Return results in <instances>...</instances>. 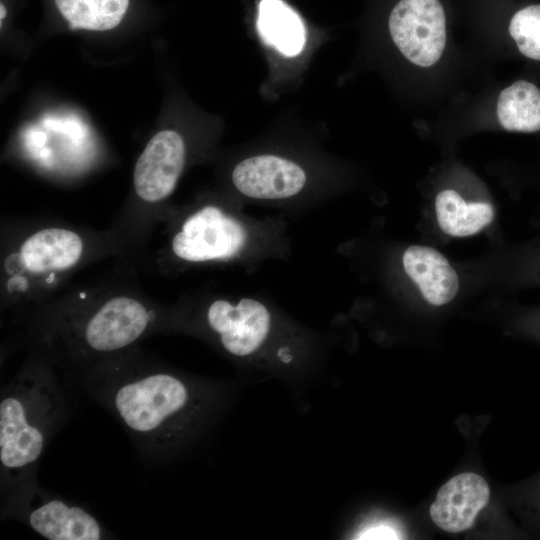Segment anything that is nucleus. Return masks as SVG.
<instances>
[{"instance_id": "0eeeda50", "label": "nucleus", "mask_w": 540, "mask_h": 540, "mask_svg": "<svg viewBox=\"0 0 540 540\" xmlns=\"http://www.w3.org/2000/svg\"><path fill=\"white\" fill-rule=\"evenodd\" d=\"M207 323L231 355L254 353L270 330V314L259 301L245 298L234 306L226 300L214 301L207 310Z\"/></svg>"}, {"instance_id": "7ed1b4c3", "label": "nucleus", "mask_w": 540, "mask_h": 540, "mask_svg": "<svg viewBox=\"0 0 540 540\" xmlns=\"http://www.w3.org/2000/svg\"><path fill=\"white\" fill-rule=\"evenodd\" d=\"M154 316L139 300L115 296L99 305L80 321L70 325V352L77 368L76 382L85 372L115 357L146 335L152 328Z\"/></svg>"}, {"instance_id": "6e6552de", "label": "nucleus", "mask_w": 540, "mask_h": 540, "mask_svg": "<svg viewBox=\"0 0 540 540\" xmlns=\"http://www.w3.org/2000/svg\"><path fill=\"white\" fill-rule=\"evenodd\" d=\"M185 162V144L175 131L155 134L139 156L133 174L137 195L146 202H158L175 188Z\"/></svg>"}, {"instance_id": "9d476101", "label": "nucleus", "mask_w": 540, "mask_h": 540, "mask_svg": "<svg viewBox=\"0 0 540 540\" xmlns=\"http://www.w3.org/2000/svg\"><path fill=\"white\" fill-rule=\"evenodd\" d=\"M490 490L483 477L465 472L447 481L430 506V517L437 527L459 533L470 528L487 504Z\"/></svg>"}, {"instance_id": "20e7f679", "label": "nucleus", "mask_w": 540, "mask_h": 540, "mask_svg": "<svg viewBox=\"0 0 540 540\" xmlns=\"http://www.w3.org/2000/svg\"><path fill=\"white\" fill-rule=\"evenodd\" d=\"M1 518L20 521L49 540L114 538L88 509L46 491L37 480L1 502Z\"/></svg>"}, {"instance_id": "39448f33", "label": "nucleus", "mask_w": 540, "mask_h": 540, "mask_svg": "<svg viewBox=\"0 0 540 540\" xmlns=\"http://www.w3.org/2000/svg\"><path fill=\"white\" fill-rule=\"evenodd\" d=\"M391 38L412 63L429 67L445 48L446 20L438 0H401L389 16Z\"/></svg>"}, {"instance_id": "1a4fd4ad", "label": "nucleus", "mask_w": 540, "mask_h": 540, "mask_svg": "<svg viewBox=\"0 0 540 540\" xmlns=\"http://www.w3.org/2000/svg\"><path fill=\"white\" fill-rule=\"evenodd\" d=\"M236 189L256 199H283L299 193L305 183L304 170L275 155H259L238 163L232 172Z\"/></svg>"}, {"instance_id": "9b49d317", "label": "nucleus", "mask_w": 540, "mask_h": 540, "mask_svg": "<svg viewBox=\"0 0 540 540\" xmlns=\"http://www.w3.org/2000/svg\"><path fill=\"white\" fill-rule=\"evenodd\" d=\"M402 265L429 304L443 306L456 297L460 287L457 272L435 248L409 246L403 253Z\"/></svg>"}, {"instance_id": "f03ea898", "label": "nucleus", "mask_w": 540, "mask_h": 540, "mask_svg": "<svg viewBox=\"0 0 540 540\" xmlns=\"http://www.w3.org/2000/svg\"><path fill=\"white\" fill-rule=\"evenodd\" d=\"M78 385L52 364L33 360L0 392L1 502L37 480V467L47 445L76 408Z\"/></svg>"}, {"instance_id": "dca6fc26", "label": "nucleus", "mask_w": 540, "mask_h": 540, "mask_svg": "<svg viewBox=\"0 0 540 540\" xmlns=\"http://www.w3.org/2000/svg\"><path fill=\"white\" fill-rule=\"evenodd\" d=\"M71 29L104 31L123 19L129 0H54Z\"/></svg>"}, {"instance_id": "f257e3e1", "label": "nucleus", "mask_w": 540, "mask_h": 540, "mask_svg": "<svg viewBox=\"0 0 540 540\" xmlns=\"http://www.w3.org/2000/svg\"><path fill=\"white\" fill-rule=\"evenodd\" d=\"M76 383L121 424L139 455L155 465L182 450L214 408L215 391L208 384L116 356Z\"/></svg>"}, {"instance_id": "a211bd4d", "label": "nucleus", "mask_w": 540, "mask_h": 540, "mask_svg": "<svg viewBox=\"0 0 540 540\" xmlns=\"http://www.w3.org/2000/svg\"><path fill=\"white\" fill-rule=\"evenodd\" d=\"M0 9H1V17H0V20H1V22H2L3 19H4V17H5V15H6V9H5V7L3 6V4H1Z\"/></svg>"}, {"instance_id": "f3484780", "label": "nucleus", "mask_w": 540, "mask_h": 540, "mask_svg": "<svg viewBox=\"0 0 540 540\" xmlns=\"http://www.w3.org/2000/svg\"><path fill=\"white\" fill-rule=\"evenodd\" d=\"M400 534L386 525L371 526L359 533L356 539H399Z\"/></svg>"}, {"instance_id": "4468645a", "label": "nucleus", "mask_w": 540, "mask_h": 540, "mask_svg": "<svg viewBox=\"0 0 540 540\" xmlns=\"http://www.w3.org/2000/svg\"><path fill=\"white\" fill-rule=\"evenodd\" d=\"M435 212L440 229L452 237H468L489 226L495 216L493 206L485 201H466L454 190L439 192Z\"/></svg>"}, {"instance_id": "423d86ee", "label": "nucleus", "mask_w": 540, "mask_h": 540, "mask_svg": "<svg viewBox=\"0 0 540 540\" xmlns=\"http://www.w3.org/2000/svg\"><path fill=\"white\" fill-rule=\"evenodd\" d=\"M246 240L247 232L238 220L206 206L184 222L172 239V250L182 260L204 262L237 255Z\"/></svg>"}, {"instance_id": "f8f14e48", "label": "nucleus", "mask_w": 540, "mask_h": 540, "mask_svg": "<svg viewBox=\"0 0 540 540\" xmlns=\"http://www.w3.org/2000/svg\"><path fill=\"white\" fill-rule=\"evenodd\" d=\"M83 248V241L77 233L63 228H47L32 234L22 243L20 258L32 273L63 270L79 261Z\"/></svg>"}, {"instance_id": "2eb2a0df", "label": "nucleus", "mask_w": 540, "mask_h": 540, "mask_svg": "<svg viewBox=\"0 0 540 540\" xmlns=\"http://www.w3.org/2000/svg\"><path fill=\"white\" fill-rule=\"evenodd\" d=\"M501 126L512 132L540 131V89L527 80H518L501 91L497 100Z\"/></svg>"}, {"instance_id": "ddd939ff", "label": "nucleus", "mask_w": 540, "mask_h": 540, "mask_svg": "<svg viewBox=\"0 0 540 540\" xmlns=\"http://www.w3.org/2000/svg\"><path fill=\"white\" fill-rule=\"evenodd\" d=\"M257 29L262 40L286 56L298 55L306 42L301 17L282 0H261Z\"/></svg>"}]
</instances>
